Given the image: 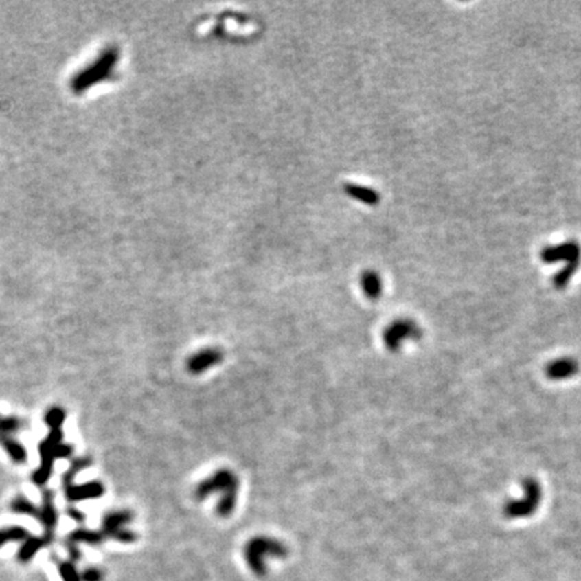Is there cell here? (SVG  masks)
Wrapping results in <instances>:
<instances>
[{
  "label": "cell",
  "mask_w": 581,
  "mask_h": 581,
  "mask_svg": "<svg viewBox=\"0 0 581 581\" xmlns=\"http://www.w3.org/2000/svg\"><path fill=\"white\" fill-rule=\"evenodd\" d=\"M54 492L50 488H45L42 491V506L39 508V518L38 521L43 526V536L42 540L46 545H50L54 541V534L58 523V512L54 503Z\"/></svg>",
  "instance_id": "cell-7"
},
{
  "label": "cell",
  "mask_w": 581,
  "mask_h": 581,
  "mask_svg": "<svg viewBox=\"0 0 581 581\" xmlns=\"http://www.w3.org/2000/svg\"><path fill=\"white\" fill-rule=\"evenodd\" d=\"M361 286L369 299H378L383 293V282L377 272L367 271L361 277Z\"/></svg>",
  "instance_id": "cell-13"
},
{
  "label": "cell",
  "mask_w": 581,
  "mask_h": 581,
  "mask_svg": "<svg viewBox=\"0 0 581 581\" xmlns=\"http://www.w3.org/2000/svg\"><path fill=\"white\" fill-rule=\"evenodd\" d=\"M421 337V328L413 321L400 319L391 323L384 331V343L390 352L401 349L407 341H415Z\"/></svg>",
  "instance_id": "cell-6"
},
{
  "label": "cell",
  "mask_w": 581,
  "mask_h": 581,
  "mask_svg": "<svg viewBox=\"0 0 581 581\" xmlns=\"http://www.w3.org/2000/svg\"><path fill=\"white\" fill-rule=\"evenodd\" d=\"M91 464H92V460L89 457H85L84 456V457L74 459L70 463L69 468L65 471L64 475H62V484H64V487L69 486V484L74 483V479L78 475V472H81L82 470L88 468Z\"/></svg>",
  "instance_id": "cell-20"
},
{
  "label": "cell",
  "mask_w": 581,
  "mask_h": 581,
  "mask_svg": "<svg viewBox=\"0 0 581 581\" xmlns=\"http://www.w3.org/2000/svg\"><path fill=\"white\" fill-rule=\"evenodd\" d=\"M66 421V412L61 407H52L43 415V422L49 429H62Z\"/></svg>",
  "instance_id": "cell-22"
},
{
  "label": "cell",
  "mask_w": 581,
  "mask_h": 581,
  "mask_svg": "<svg viewBox=\"0 0 581 581\" xmlns=\"http://www.w3.org/2000/svg\"><path fill=\"white\" fill-rule=\"evenodd\" d=\"M66 513H67V516H70L76 522H84L85 521V514L81 510H78L77 508H74V506L67 508Z\"/></svg>",
  "instance_id": "cell-27"
},
{
  "label": "cell",
  "mask_w": 581,
  "mask_h": 581,
  "mask_svg": "<svg viewBox=\"0 0 581 581\" xmlns=\"http://www.w3.org/2000/svg\"><path fill=\"white\" fill-rule=\"evenodd\" d=\"M238 478L230 470H218L207 479L196 486L194 494L196 499H205L213 494H221L217 503V514L227 516L236 508L238 495Z\"/></svg>",
  "instance_id": "cell-1"
},
{
  "label": "cell",
  "mask_w": 581,
  "mask_h": 581,
  "mask_svg": "<svg viewBox=\"0 0 581 581\" xmlns=\"http://www.w3.org/2000/svg\"><path fill=\"white\" fill-rule=\"evenodd\" d=\"M27 537H30V533L23 526H7L0 529V547H4L10 543H23Z\"/></svg>",
  "instance_id": "cell-19"
},
{
  "label": "cell",
  "mask_w": 581,
  "mask_h": 581,
  "mask_svg": "<svg viewBox=\"0 0 581 581\" xmlns=\"http://www.w3.org/2000/svg\"><path fill=\"white\" fill-rule=\"evenodd\" d=\"M224 359V354L217 348H207L196 352L187 359V370L192 374H202L218 365Z\"/></svg>",
  "instance_id": "cell-10"
},
{
  "label": "cell",
  "mask_w": 581,
  "mask_h": 581,
  "mask_svg": "<svg viewBox=\"0 0 581 581\" xmlns=\"http://www.w3.org/2000/svg\"><path fill=\"white\" fill-rule=\"evenodd\" d=\"M0 446L3 447V450L7 452L8 457L16 463V464H23L27 460V450L26 447L19 443L18 440H15L14 437H7L3 442H0Z\"/></svg>",
  "instance_id": "cell-16"
},
{
  "label": "cell",
  "mask_w": 581,
  "mask_h": 581,
  "mask_svg": "<svg viewBox=\"0 0 581 581\" xmlns=\"http://www.w3.org/2000/svg\"><path fill=\"white\" fill-rule=\"evenodd\" d=\"M10 510L15 514H22V516H29L38 519L39 518V508L35 506L32 501L25 497L23 494L16 495L11 503H10Z\"/></svg>",
  "instance_id": "cell-17"
},
{
  "label": "cell",
  "mask_w": 581,
  "mask_h": 581,
  "mask_svg": "<svg viewBox=\"0 0 581 581\" xmlns=\"http://www.w3.org/2000/svg\"><path fill=\"white\" fill-rule=\"evenodd\" d=\"M578 268H579V264H567V266L556 275L554 286L557 288H564L569 283L571 277L575 275Z\"/></svg>",
  "instance_id": "cell-23"
},
{
  "label": "cell",
  "mask_w": 581,
  "mask_h": 581,
  "mask_svg": "<svg viewBox=\"0 0 581 581\" xmlns=\"http://www.w3.org/2000/svg\"><path fill=\"white\" fill-rule=\"evenodd\" d=\"M64 442L62 429H50L47 436L39 443V467L32 472V482L38 487H45L54 471V447Z\"/></svg>",
  "instance_id": "cell-3"
},
{
  "label": "cell",
  "mask_w": 581,
  "mask_h": 581,
  "mask_svg": "<svg viewBox=\"0 0 581 581\" xmlns=\"http://www.w3.org/2000/svg\"><path fill=\"white\" fill-rule=\"evenodd\" d=\"M23 426V421L14 416H0V442L12 437Z\"/></svg>",
  "instance_id": "cell-21"
},
{
  "label": "cell",
  "mask_w": 581,
  "mask_h": 581,
  "mask_svg": "<svg viewBox=\"0 0 581 581\" xmlns=\"http://www.w3.org/2000/svg\"><path fill=\"white\" fill-rule=\"evenodd\" d=\"M119 57L120 54L116 46H109L102 50L97 60L73 76L70 81V88L73 93L81 95L93 85L108 80L112 76V71Z\"/></svg>",
  "instance_id": "cell-2"
},
{
  "label": "cell",
  "mask_w": 581,
  "mask_h": 581,
  "mask_svg": "<svg viewBox=\"0 0 581 581\" xmlns=\"http://www.w3.org/2000/svg\"><path fill=\"white\" fill-rule=\"evenodd\" d=\"M346 193L349 194L352 198H354L356 201H361L366 205L374 206L380 202V195L377 192L369 189V187H363V186H358L354 183H349L345 186Z\"/></svg>",
  "instance_id": "cell-18"
},
{
  "label": "cell",
  "mask_w": 581,
  "mask_h": 581,
  "mask_svg": "<svg viewBox=\"0 0 581 581\" xmlns=\"http://www.w3.org/2000/svg\"><path fill=\"white\" fill-rule=\"evenodd\" d=\"M541 501V487L534 479L523 483L522 498L512 501L505 508V514L510 518H522L534 513Z\"/></svg>",
  "instance_id": "cell-5"
},
{
  "label": "cell",
  "mask_w": 581,
  "mask_h": 581,
  "mask_svg": "<svg viewBox=\"0 0 581 581\" xmlns=\"http://www.w3.org/2000/svg\"><path fill=\"white\" fill-rule=\"evenodd\" d=\"M80 576H81V581H101L104 578L102 572L97 568H88Z\"/></svg>",
  "instance_id": "cell-26"
},
{
  "label": "cell",
  "mask_w": 581,
  "mask_h": 581,
  "mask_svg": "<svg viewBox=\"0 0 581 581\" xmlns=\"http://www.w3.org/2000/svg\"><path fill=\"white\" fill-rule=\"evenodd\" d=\"M65 498L70 503L81 502V501H89V499H97L101 498L105 492V488L101 482L98 481H91L87 483L69 484L64 487Z\"/></svg>",
  "instance_id": "cell-11"
},
{
  "label": "cell",
  "mask_w": 581,
  "mask_h": 581,
  "mask_svg": "<svg viewBox=\"0 0 581 581\" xmlns=\"http://www.w3.org/2000/svg\"><path fill=\"white\" fill-rule=\"evenodd\" d=\"M60 576L62 581H81V576L71 561H64L60 564Z\"/></svg>",
  "instance_id": "cell-24"
},
{
  "label": "cell",
  "mask_w": 581,
  "mask_h": 581,
  "mask_svg": "<svg viewBox=\"0 0 581 581\" xmlns=\"http://www.w3.org/2000/svg\"><path fill=\"white\" fill-rule=\"evenodd\" d=\"M66 545H67V551H69L71 562L78 561L80 557H81V551H80L78 547L76 544H71V543H67V541H66Z\"/></svg>",
  "instance_id": "cell-28"
},
{
  "label": "cell",
  "mask_w": 581,
  "mask_h": 581,
  "mask_svg": "<svg viewBox=\"0 0 581 581\" xmlns=\"http://www.w3.org/2000/svg\"><path fill=\"white\" fill-rule=\"evenodd\" d=\"M287 549L286 547L272 538L268 537H256L252 541L247 544L245 549V557L249 562L251 568L256 572L262 575L265 565H264V556H286Z\"/></svg>",
  "instance_id": "cell-4"
},
{
  "label": "cell",
  "mask_w": 581,
  "mask_h": 581,
  "mask_svg": "<svg viewBox=\"0 0 581 581\" xmlns=\"http://www.w3.org/2000/svg\"><path fill=\"white\" fill-rule=\"evenodd\" d=\"M541 258L544 262L553 264L567 261L568 264H580L581 249L576 242H565L556 247H548L543 251Z\"/></svg>",
  "instance_id": "cell-9"
},
{
  "label": "cell",
  "mask_w": 581,
  "mask_h": 581,
  "mask_svg": "<svg viewBox=\"0 0 581 581\" xmlns=\"http://www.w3.org/2000/svg\"><path fill=\"white\" fill-rule=\"evenodd\" d=\"M132 519V514L126 512V510H120V512H111L108 514H105L104 519H102V530H104V537L108 536L111 538H115L120 543H130L135 540V534L124 529V526L128 523L129 521Z\"/></svg>",
  "instance_id": "cell-8"
},
{
  "label": "cell",
  "mask_w": 581,
  "mask_h": 581,
  "mask_svg": "<svg viewBox=\"0 0 581 581\" xmlns=\"http://www.w3.org/2000/svg\"><path fill=\"white\" fill-rule=\"evenodd\" d=\"M579 370L578 362L572 358H560L548 365L547 374L550 380H567L573 377Z\"/></svg>",
  "instance_id": "cell-12"
},
{
  "label": "cell",
  "mask_w": 581,
  "mask_h": 581,
  "mask_svg": "<svg viewBox=\"0 0 581 581\" xmlns=\"http://www.w3.org/2000/svg\"><path fill=\"white\" fill-rule=\"evenodd\" d=\"M43 547H45V543H43V540H42V537L30 536V537H27V538L22 543L21 548H19L18 553H16V558H18V561H19V562L26 564V562H29L30 560H32V558L35 557V554H36L41 549L43 548Z\"/></svg>",
  "instance_id": "cell-14"
},
{
  "label": "cell",
  "mask_w": 581,
  "mask_h": 581,
  "mask_svg": "<svg viewBox=\"0 0 581 581\" xmlns=\"http://www.w3.org/2000/svg\"><path fill=\"white\" fill-rule=\"evenodd\" d=\"M104 540V534L101 532H95L89 529H77L71 532L67 537V543L71 544H88V545H98Z\"/></svg>",
  "instance_id": "cell-15"
},
{
  "label": "cell",
  "mask_w": 581,
  "mask_h": 581,
  "mask_svg": "<svg viewBox=\"0 0 581 581\" xmlns=\"http://www.w3.org/2000/svg\"><path fill=\"white\" fill-rule=\"evenodd\" d=\"M73 455V446L67 444V443H60L54 447V457L57 459H67Z\"/></svg>",
  "instance_id": "cell-25"
}]
</instances>
